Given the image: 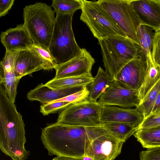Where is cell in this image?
<instances>
[{"label": "cell", "instance_id": "cell-1", "mask_svg": "<svg viewBox=\"0 0 160 160\" xmlns=\"http://www.w3.org/2000/svg\"><path fill=\"white\" fill-rule=\"evenodd\" d=\"M89 128L56 122L42 129L41 140L49 155L81 160L91 144Z\"/></svg>", "mask_w": 160, "mask_h": 160}, {"label": "cell", "instance_id": "cell-2", "mask_svg": "<svg viewBox=\"0 0 160 160\" xmlns=\"http://www.w3.org/2000/svg\"><path fill=\"white\" fill-rule=\"evenodd\" d=\"M22 116L14 103L9 100L0 103V148L12 160H26L30 152L26 142Z\"/></svg>", "mask_w": 160, "mask_h": 160}, {"label": "cell", "instance_id": "cell-3", "mask_svg": "<svg viewBox=\"0 0 160 160\" xmlns=\"http://www.w3.org/2000/svg\"><path fill=\"white\" fill-rule=\"evenodd\" d=\"M98 40L105 71L115 79L126 65L141 55L140 46L126 37L113 36Z\"/></svg>", "mask_w": 160, "mask_h": 160}, {"label": "cell", "instance_id": "cell-4", "mask_svg": "<svg viewBox=\"0 0 160 160\" xmlns=\"http://www.w3.org/2000/svg\"><path fill=\"white\" fill-rule=\"evenodd\" d=\"M23 15V26L33 43L48 51L56 19L54 10L46 3L37 2L26 6Z\"/></svg>", "mask_w": 160, "mask_h": 160}, {"label": "cell", "instance_id": "cell-5", "mask_svg": "<svg viewBox=\"0 0 160 160\" xmlns=\"http://www.w3.org/2000/svg\"><path fill=\"white\" fill-rule=\"evenodd\" d=\"M73 16L56 14L48 49L56 65L70 60L81 52L72 29Z\"/></svg>", "mask_w": 160, "mask_h": 160}, {"label": "cell", "instance_id": "cell-6", "mask_svg": "<svg viewBox=\"0 0 160 160\" xmlns=\"http://www.w3.org/2000/svg\"><path fill=\"white\" fill-rule=\"evenodd\" d=\"M80 1L82 6L80 20L87 26L95 38L98 40L113 36L126 37L98 1Z\"/></svg>", "mask_w": 160, "mask_h": 160}, {"label": "cell", "instance_id": "cell-7", "mask_svg": "<svg viewBox=\"0 0 160 160\" xmlns=\"http://www.w3.org/2000/svg\"><path fill=\"white\" fill-rule=\"evenodd\" d=\"M98 2L126 37L140 46L137 30L141 23L130 0H99Z\"/></svg>", "mask_w": 160, "mask_h": 160}, {"label": "cell", "instance_id": "cell-8", "mask_svg": "<svg viewBox=\"0 0 160 160\" xmlns=\"http://www.w3.org/2000/svg\"><path fill=\"white\" fill-rule=\"evenodd\" d=\"M103 107L98 102L88 99L72 104L59 113L57 122L73 126L100 127Z\"/></svg>", "mask_w": 160, "mask_h": 160}, {"label": "cell", "instance_id": "cell-9", "mask_svg": "<svg viewBox=\"0 0 160 160\" xmlns=\"http://www.w3.org/2000/svg\"><path fill=\"white\" fill-rule=\"evenodd\" d=\"M91 144L86 155L94 160H114L121 153L124 142L100 127H90Z\"/></svg>", "mask_w": 160, "mask_h": 160}, {"label": "cell", "instance_id": "cell-10", "mask_svg": "<svg viewBox=\"0 0 160 160\" xmlns=\"http://www.w3.org/2000/svg\"><path fill=\"white\" fill-rule=\"evenodd\" d=\"M98 102L103 106L136 108L141 101L138 91L122 87L114 79L100 96Z\"/></svg>", "mask_w": 160, "mask_h": 160}, {"label": "cell", "instance_id": "cell-11", "mask_svg": "<svg viewBox=\"0 0 160 160\" xmlns=\"http://www.w3.org/2000/svg\"><path fill=\"white\" fill-rule=\"evenodd\" d=\"M95 62L94 58L85 48L70 60L56 65L54 79L71 77L92 76L91 70Z\"/></svg>", "mask_w": 160, "mask_h": 160}, {"label": "cell", "instance_id": "cell-12", "mask_svg": "<svg viewBox=\"0 0 160 160\" xmlns=\"http://www.w3.org/2000/svg\"><path fill=\"white\" fill-rule=\"evenodd\" d=\"M55 67L32 48L17 51L15 59V72L19 80L27 75L42 70H49Z\"/></svg>", "mask_w": 160, "mask_h": 160}, {"label": "cell", "instance_id": "cell-13", "mask_svg": "<svg viewBox=\"0 0 160 160\" xmlns=\"http://www.w3.org/2000/svg\"><path fill=\"white\" fill-rule=\"evenodd\" d=\"M147 68L146 60L141 54L126 65L115 79L122 87L138 92L143 82Z\"/></svg>", "mask_w": 160, "mask_h": 160}, {"label": "cell", "instance_id": "cell-14", "mask_svg": "<svg viewBox=\"0 0 160 160\" xmlns=\"http://www.w3.org/2000/svg\"><path fill=\"white\" fill-rule=\"evenodd\" d=\"M141 24L160 31V0H130Z\"/></svg>", "mask_w": 160, "mask_h": 160}, {"label": "cell", "instance_id": "cell-15", "mask_svg": "<svg viewBox=\"0 0 160 160\" xmlns=\"http://www.w3.org/2000/svg\"><path fill=\"white\" fill-rule=\"evenodd\" d=\"M17 52L6 51L0 62V84L3 86L9 99L14 103L20 81L16 77L15 72V59Z\"/></svg>", "mask_w": 160, "mask_h": 160}, {"label": "cell", "instance_id": "cell-16", "mask_svg": "<svg viewBox=\"0 0 160 160\" xmlns=\"http://www.w3.org/2000/svg\"><path fill=\"white\" fill-rule=\"evenodd\" d=\"M0 38L6 51L15 52L29 49L33 44L23 24L2 32Z\"/></svg>", "mask_w": 160, "mask_h": 160}, {"label": "cell", "instance_id": "cell-17", "mask_svg": "<svg viewBox=\"0 0 160 160\" xmlns=\"http://www.w3.org/2000/svg\"><path fill=\"white\" fill-rule=\"evenodd\" d=\"M144 119L143 114L136 109L124 108L117 107L103 106L102 109L101 122H114L133 125L138 127Z\"/></svg>", "mask_w": 160, "mask_h": 160}, {"label": "cell", "instance_id": "cell-18", "mask_svg": "<svg viewBox=\"0 0 160 160\" xmlns=\"http://www.w3.org/2000/svg\"><path fill=\"white\" fill-rule=\"evenodd\" d=\"M87 86L78 85L62 89H54L41 83L27 93V98L30 101H37L45 104L79 91Z\"/></svg>", "mask_w": 160, "mask_h": 160}, {"label": "cell", "instance_id": "cell-19", "mask_svg": "<svg viewBox=\"0 0 160 160\" xmlns=\"http://www.w3.org/2000/svg\"><path fill=\"white\" fill-rule=\"evenodd\" d=\"M114 79L101 67L98 68L97 74L90 84L88 100L97 102V99Z\"/></svg>", "mask_w": 160, "mask_h": 160}, {"label": "cell", "instance_id": "cell-20", "mask_svg": "<svg viewBox=\"0 0 160 160\" xmlns=\"http://www.w3.org/2000/svg\"><path fill=\"white\" fill-rule=\"evenodd\" d=\"M152 29L145 25L141 24L137 30V35L142 50V55L144 58L147 63L153 62L152 52L155 32Z\"/></svg>", "mask_w": 160, "mask_h": 160}, {"label": "cell", "instance_id": "cell-21", "mask_svg": "<svg viewBox=\"0 0 160 160\" xmlns=\"http://www.w3.org/2000/svg\"><path fill=\"white\" fill-rule=\"evenodd\" d=\"M100 127L124 142L134 134L138 128L130 124L114 122H101Z\"/></svg>", "mask_w": 160, "mask_h": 160}, {"label": "cell", "instance_id": "cell-22", "mask_svg": "<svg viewBox=\"0 0 160 160\" xmlns=\"http://www.w3.org/2000/svg\"><path fill=\"white\" fill-rule=\"evenodd\" d=\"M94 80L92 76L71 77L58 79L52 78L45 84L47 87L54 89H60L78 85L91 84Z\"/></svg>", "mask_w": 160, "mask_h": 160}, {"label": "cell", "instance_id": "cell-23", "mask_svg": "<svg viewBox=\"0 0 160 160\" xmlns=\"http://www.w3.org/2000/svg\"><path fill=\"white\" fill-rule=\"evenodd\" d=\"M133 135L143 148L160 147V126L137 130Z\"/></svg>", "mask_w": 160, "mask_h": 160}, {"label": "cell", "instance_id": "cell-24", "mask_svg": "<svg viewBox=\"0 0 160 160\" xmlns=\"http://www.w3.org/2000/svg\"><path fill=\"white\" fill-rule=\"evenodd\" d=\"M160 78V68L153 62L147 63L145 75L139 89L138 95L141 102L145 95Z\"/></svg>", "mask_w": 160, "mask_h": 160}, {"label": "cell", "instance_id": "cell-25", "mask_svg": "<svg viewBox=\"0 0 160 160\" xmlns=\"http://www.w3.org/2000/svg\"><path fill=\"white\" fill-rule=\"evenodd\" d=\"M160 91V78L151 88L136 109L143 115L144 118L151 113L156 98Z\"/></svg>", "mask_w": 160, "mask_h": 160}, {"label": "cell", "instance_id": "cell-26", "mask_svg": "<svg viewBox=\"0 0 160 160\" xmlns=\"http://www.w3.org/2000/svg\"><path fill=\"white\" fill-rule=\"evenodd\" d=\"M51 7L56 14L73 15L77 10L81 9L80 0H53Z\"/></svg>", "mask_w": 160, "mask_h": 160}, {"label": "cell", "instance_id": "cell-27", "mask_svg": "<svg viewBox=\"0 0 160 160\" xmlns=\"http://www.w3.org/2000/svg\"><path fill=\"white\" fill-rule=\"evenodd\" d=\"M74 104L63 101H52L44 104L40 106V112L43 116L63 110L71 105Z\"/></svg>", "mask_w": 160, "mask_h": 160}, {"label": "cell", "instance_id": "cell-28", "mask_svg": "<svg viewBox=\"0 0 160 160\" xmlns=\"http://www.w3.org/2000/svg\"><path fill=\"white\" fill-rule=\"evenodd\" d=\"M89 94V90L86 86L79 91L53 101H63L75 103L87 100Z\"/></svg>", "mask_w": 160, "mask_h": 160}, {"label": "cell", "instance_id": "cell-29", "mask_svg": "<svg viewBox=\"0 0 160 160\" xmlns=\"http://www.w3.org/2000/svg\"><path fill=\"white\" fill-rule=\"evenodd\" d=\"M152 57L154 64L160 68V31L155 32Z\"/></svg>", "mask_w": 160, "mask_h": 160}, {"label": "cell", "instance_id": "cell-30", "mask_svg": "<svg viewBox=\"0 0 160 160\" xmlns=\"http://www.w3.org/2000/svg\"><path fill=\"white\" fill-rule=\"evenodd\" d=\"M158 126H160V115H149L144 118L142 122L138 127L137 130L145 129Z\"/></svg>", "mask_w": 160, "mask_h": 160}, {"label": "cell", "instance_id": "cell-31", "mask_svg": "<svg viewBox=\"0 0 160 160\" xmlns=\"http://www.w3.org/2000/svg\"><path fill=\"white\" fill-rule=\"evenodd\" d=\"M140 160H160V147L147 148L139 153Z\"/></svg>", "mask_w": 160, "mask_h": 160}, {"label": "cell", "instance_id": "cell-32", "mask_svg": "<svg viewBox=\"0 0 160 160\" xmlns=\"http://www.w3.org/2000/svg\"><path fill=\"white\" fill-rule=\"evenodd\" d=\"M30 48L36 51L42 58L55 67L56 64L53 58L48 50L34 43Z\"/></svg>", "mask_w": 160, "mask_h": 160}, {"label": "cell", "instance_id": "cell-33", "mask_svg": "<svg viewBox=\"0 0 160 160\" xmlns=\"http://www.w3.org/2000/svg\"><path fill=\"white\" fill-rule=\"evenodd\" d=\"M14 0H1L0 1V17L8 13L13 5Z\"/></svg>", "mask_w": 160, "mask_h": 160}, {"label": "cell", "instance_id": "cell-34", "mask_svg": "<svg viewBox=\"0 0 160 160\" xmlns=\"http://www.w3.org/2000/svg\"><path fill=\"white\" fill-rule=\"evenodd\" d=\"M149 115H160V91L156 98L152 111Z\"/></svg>", "mask_w": 160, "mask_h": 160}, {"label": "cell", "instance_id": "cell-35", "mask_svg": "<svg viewBox=\"0 0 160 160\" xmlns=\"http://www.w3.org/2000/svg\"><path fill=\"white\" fill-rule=\"evenodd\" d=\"M52 160H79L73 158L61 156H57L54 157Z\"/></svg>", "mask_w": 160, "mask_h": 160}, {"label": "cell", "instance_id": "cell-36", "mask_svg": "<svg viewBox=\"0 0 160 160\" xmlns=\"http://www.w3.org/2000/svg\"><path fill=\"white\" fill-rule=\"evenodd\" d=\"M81 160H94V159L89 156L85 155L82 157Z\"/></svg>", "mask_w": 160, "mask_h": 160}]
</instances>
